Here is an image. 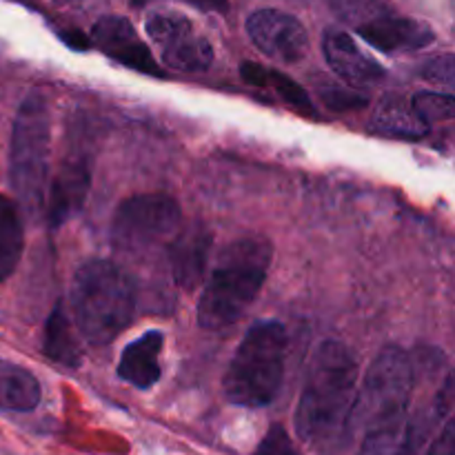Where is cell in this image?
<instances>
[{"label":"cell","mask_w":455,"mask_h":455,"mask_svg":"<svg viewBox=\"0 0 455 455\" xmlns=\"http://www.w3.org/2000/svg\"><path fill=\"white\" fill-rule=\"evenodd\" d=\"M358 360L340 340H324L309 363L293 422L300 440L329 455L345 444L358 394Z\"/></svg>","instance_id":"cell-1"},{"label":"cell","mask_w":455,"mask_h":455,"mask_svg":"<svg viewBox=\"0 0 455 455\" xmlns=\"http://www.w3.org/2000/svg\"><path fill=\"white\" fill-rule=\"evenodd\" d=\"M416 367L407 351L385 347L364 373L355 394L349 431H363L360 455H398L404 443Z\"/></svg>","instance_id":"cell-2"},{"label":"cell","mask_w":455,"mask_h":455,"mask_svg":"<svg viewBox=\"0 0 455 455\" xmlns=\"http://www.w3.org/2000/svg\"><path fill=\"white\" fill-rule=\"evenodd\" d=\"M271 260L274 247L262 235H244L227 244L200 296V327L204 331H220L238 323L260 293Z\"/></svg>","instance_id":"cell-3"},{"label":"cell","mask_w":455,"mask_h":455,"mask_svg":"<svg viewBox=\"0 0 455 455\" xmlns=\"http://www.w3.org/2000/svg\"><path fill=\"white\" fill-rule=\"evenodd\" d=\"M136 300L132 275L116 262L87 260L71 280L74 324L93 347L109 345L133 323Z\"/></svg>","instance_id":"cell-4"},{"label":"cell","mask_w":455,"mask_h":455,"mask_svg":"<svg viewBox=\"0 0 455 455\" xmlns=\"http://www.w3.org/2000/svg\"><path fill=\"white\" fill-rule=\"evenodd\" d=\"M289 333L278 320H260L244 333L235 349L225 378L222 391L234 407H269L284 380Z\"/></svg>","instance_id":"cell-5"},{"label":"cell","mask_w":455,"mask_h":455,"mask_svg":"<svg viewBox=\"0 0 455 455\" xmlns=\"http://www.w3.org/2000/svg\"><path fill=\"white\" fill-rule=\"evenodd\" d=\"M49 147L52 123L47 98L40 89H34L18 107L9 142V182L18 203L29 216H38L44 207L49 187Z\"/></svg>","instance_id":"cell-6"},{"label":"cell","mask_w":455,"mask_h":455,"mask_svg":"<svg viewBox=\"0 0 455 455\" xmlns=\"http://www.w3.org/2000/svg\"><path fill=\"white\" fill-rule=\"evenodd\" d=\"M182 212L173 196L138 194L123 200L111 222V243L118 251L142 253L164 244L180 231Z\"/></svg>","instance_id":"cell-7"},{"label":"cell","mask_w":455,"mask_h":455,"mask_svg":"<svg viewBox=\"0 0 455 455\" xmlns=\"http://www.w3.org/2000/svg\"><path fill=\"white\" fill-rule=\"evenodd\" d=\"M145 29L160 49L164 67L180 74H204L213 65L212 43L198 27L178 12H156L145 20Z\"/></svg>","instance_id":"cell-8"},{"label":"cell","mask_w":455,"mask_h":455,"mask_svg":"<svg viewBox=\"0 0 455 455\" xmlns=\"http://www.w3.org/2000/svg\"><path fill=\"white\" fill-rule=\"evenodd\" d=\"M247 34L267 58L296 65L309 53V34L296 16L280 9H258L247 18Z\"/></svg>","instance_id":"cell-9"},{"label":"cell","mask_w":455,"mask_h":455,"mask_svg":"<svg viewBox=\"0 0 455 455\" xmlns=\"http://www.w3.org/2000/svg\"><path fill=\"white\" fill-rule=\"evenodd\" d=\"M355 31L364 43L385 53L418 52V49L429 47L435 40V31L427 22L395 13L391 4H385L367 20L355 25Z\"/></svg>","instance_id":"cell-10"},{"label":"cell","mask_w":455,"mask_h":455,"mask_svg":"<svg viewBox=\"0 0 455 455\" xmlns=\"http://www.w3.org/2000/svg\"><path fill=\"white\" fill-rule=\"evenodd\" d=\"M93 43L100 47L102 53L120 65L136 69L147 76H158L163 78L164 71L151 56L149 47L140 40L132 22L123 16H102L92 29Z\"/></svg>","instance_id":"cell-11"},{"label":"cell","mask_w":455,"mask_h":455,"mask_svg":"<svg viewBox=\"0 0 455 455\" xmlns=\"http://www.w3.org/2000/svg\"><path fill=\"white\" fill-rule=\"evenodd\" d=\"M89 180L92 172L83 158L67 160L60 164V172L49 178L44 204H47V220L53 229L83 212L89 194Z\"/></svg>","instance_id":"cell-12"},{"label":"cell","mask_w":455,"mask_h":455,"mask_svg":"<svg viewBox=\"0 0 455 455\" xmlns=\"http://www.w3.org/2000/svg\"><path fill=\"white\" fill-rule=\"evenodd\" d=\"M212 243L213 235L204 225L187 227L185 231L173 235L169 244V265L178 287L191 291L203 283L207 275Z\"/></svg>","instance_id":"cell-13"},{"label":"cell","mask_w":455,"mask_h":455,"mask_svg":"<svg viewBox=\"0 0 455 455\" xmlns=\"http://www.w3.org/2000/svg\"><path fill=\"white\" fill-rule=\"evenodd\" d=\"M323 53L327 65L354 87L376 84L387 76L380 62L364 53L345 31H327L323 38Z\"/></svg>","instance_id":"cell-14"},{"label":"cell","mask_w":455,"mask_h":455,"mask_svg":"<svg viewBox=\"0 0 455 455\" xmlns=\"http://www.w3.org/2000/svg\"><path fill=\"white\" fill-rule=\"evenodd\" d=\"M163 347L164 336L160 331H147L138 340L129 342L116 369L120 380L136 389H151L163 376V367H160Z\"/></svg>","instance_id":"cell-15"},{"label":"cell","mask_w":455,"mask_h":455,"mask_svg":"<svg viewBox=\"0 0 455 455\" xmlns=\"http://www.w3.org/2000/svg\"><path fill=\"white\" fill-rule=\"evenodd\" d=\"M369 132L391 138H422L429 127L413 114L411 102L398 93L382 96L369 120Z\"/></svg>","instance_id":"cell-16"},{"label":"cell","mask_w":455,"mask_h":455,"mask_svg":"<svg viewBox=\"0 0 455 455\" xmlns=\"http://www.w3.org/2000/svg\"><path fill=\"white\" fill-rule=\"evenodd\" d=\"M43 398L40 382L22 364L0 358V411L29 413Z\"/></svg>","instance_id":"cell-17"},{"label":"cell","mask_w":455,"mask_h":455,"mask_svg":"<svg viewBox=\"0 0 455 455\" xmlns=\"http://www.w3.org/2000/svg\"><path fill=\"white\" fill-rule=\"evenodd\" d=\"M240 76L247 80L249 84L260 89H271L284 105L291 107L293 111L302 116H315L314 102L307 96L305 89L298 83H293L289 76H284L283 71L267 69V67L256 65V62H243L240 65Z\"/></svg>","instance_id":"cell-18"},{"label":"cell","mask_w":455,"mask_h":455,"mask_svg":"<svg viewBox=\"0 0 455 455\" xmlns=\"http://www.w3.org/2000/svg\"><path fill=\"white\" fill-rule=\"evenodd\" d=\"M25 247V225L20 209L12 198L0 194V284L16 271Z\"/></svg>","instance_id":"cell-19"},{"label":"cell","mask_w":455,"mask_h":455,"mask_svg":"<svg viewBox=\"0 0 455 455\" xmlns=\"http://www.w3.org/2000/svg\"><path fill=\"white\" fill-rule=\"evenodd\" d=\"M44 355H49L56 363L65 364V367H78L83 363V354H80L78 338L71 333L69 318H67L62 305L49 315L47 324H44V342H43Z\"/></svg>","instance_id":"cell-20"},{"label":"cell","mask_w":455,"mask_h":455,"mask_svg":"<svg viewBox=\"0 0 455 455\" xmlns=\"http://www.w3.org/2000/svg\"><path fill=\"white\" fill-rule=\"evenodd\" d=\"M411 109L427 127L438 123H449L455 116V100L451 93L420 92L411 98Z\"/></svg>","instance_id":"cell-21"},{"label":"cell","mask_w":455,"mask_h":455,"mask_svg":"<svg viewBox=\"0 0 455 455\" xmlns=\"http://www.w3.org/2000/svg\"><path fill=\"white\" fill-rule=\"evenodd\" d=\"M253 455H302V453L298 451L291 435L287 434L284 427L271 425L265 438H262L260 444L256 447V453Z\"/></svg>","instance_id":"cell-22"},{"label":"cell","mask_w":455,"mask_h":455,"mask_svg":"<svg viewBox=\"0 0 455 455\" xmlns=\"http://www.w3.org/2000/svg\"><path fill=\"white\" fill-rule=\"evenodd\" d=\"M320 96L327 102L331 109L345 111V109H360V107L367 105V98L363 93L354 92L349 87H340V84H327V87L320 89Z\"/></svg>","instance_id":"cell-23"},{"label":"cell","mask_w":455,"mask_h":455,"mask_svg":"<svg viewBox=\"0 0 455 455\" xmlns=\"http://www.w3.org/2000/svg\"><path fill=\"white\" fill-rule=\"evenodd\" d=\"M453 69H455L453 56L451 53H444V56H438V58H434V60L427 62L425 69H422V76L429 80H434V83L444 84V87H453V83H455Z\"/></svg>","instance_id":"cell-24"},{"label":"cell","mask_w":455,"mask_h":455,"mask_svg":"<svg viewBox=\"0 0 455 455\" xmlns=\"http://www.w3.org/2000/svg\"><path fill=\"white\" fill-rule=\"evenodd\" d=\"M455 453V425L453 418L449 416L447 420L443 422L438 434L431 440L429 449H427V455H453Z\"/></svg>","instance_id":"cell-25"},{"label":"cell","mask_w":455,"mask_h":455,"mask_svg":"<svg viewBox=\"0 0 455 455\" xmlns=\"http://www.w3.org/2000/svg\"><path fill=\"white\" fill-rule=\"evenodd\" d=\"M133 4H142L147 0H132ZM185 3L194 4V7L204 9V12H216V13H225L229 9V0H185Z\"/></svg>","instance_id":"cell-26"}]
</instances>
